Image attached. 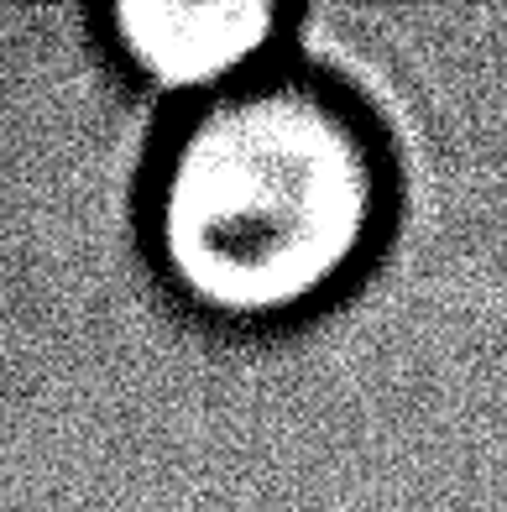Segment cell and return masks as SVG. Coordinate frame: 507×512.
<instances>
[{"label":"cell","mask_w":507,"mask_h":512,"mask_svg":"<svg viewBox=\"0 0 507 512\" xmlns=\"http://www.w3.org/2000/svg\"><path fill=\"white\" fill-rule=\"evenodd\" d=\"M387 209L382 131L356 95L267 68L168 136L147 183V241L194 314L272 330L372 267Z\"/></svg>","instance_id":"6da1fadb"},{"label":"cell","mask_w":507,"mask_h":512,"mask_svg":"<svg viewBox=\"0 0 507 512\" xmlns=\"http://www.w3.org/2000/svg\"><path fill=\"white\" fill-rule=\"evenodd\" d=\"M100 27L136 84L204 105L267 74L293 11L272 0H115Z\"/></svg>","instance_id":"7a4b0ae2"}]
</instances>
